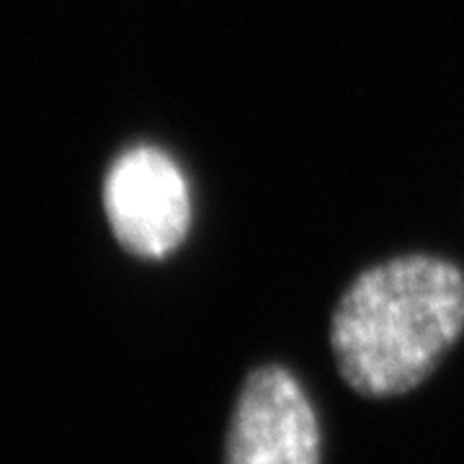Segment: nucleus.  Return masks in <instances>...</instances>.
Segmentation results:
<instances>
[{
    "mask_svg": "<svg viewBox=\"0 0 464 464\" xmlns=\"http://www.w3.org/2000/svg\"><path fill=\"white\" fill-rule=\"evenodd\" d=\"M464 333V274L441 256L411 253L369 266L341 295L331 348L362 398L413 392Z\"/></svg>",
    "mask_w": 464,
    "mask_h": 464,
    "instance_id": "nucleus-1",
    "label": "nucleus"
},
{
    "mask_svg": "<svg viewBox=\"0 0 464 464\" xmlns=\"http://www.w3.org/2000/svg\"><path fill=\"white\" fill-rule=\"evenodd\" d=\"M103 209L119 246L148 261L181 248L191 227L183 170L152 145H137L116 158L103 181Z\"/></svg>",
    "mask_w": 464,
    "mask_h": 464,
    "instance_id": "nucleus-2",
    "label": "nucleus"
},
{
    "mask_svg": "<svg viewBox=\"0 0 464 464\" xmlns=\"http://www.w3.org/2000/svg\"><path fill=\"white\" fill-rule=\"evenodd\" d=\"M323 433L313 400L282 364L253 369L232 408L225 464H320Z\"/></svg>",
    "mask_w": 464,
    "mask_h": 464,
    "instance_id": "nucleus-3",
    "label": "nucleus"
}]
</instances>
